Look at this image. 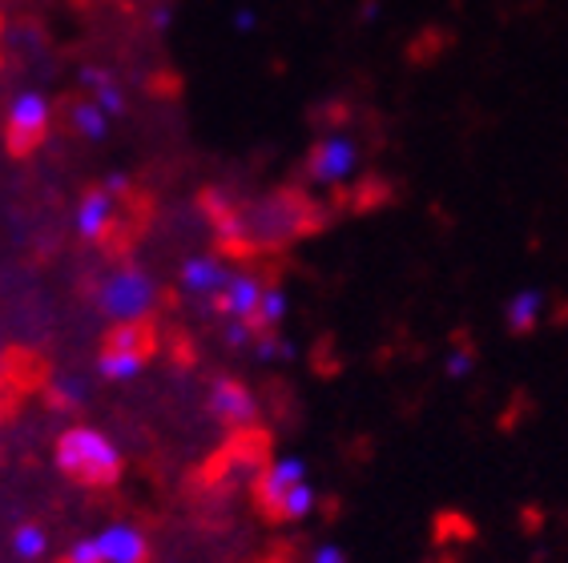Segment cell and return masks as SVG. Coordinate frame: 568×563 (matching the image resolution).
<instances>
[{
    "mask_svg": "<svg viewBox=\"0 0 568 563\" xmlns=\"http://www.w3.org/2000/svg\"><path fill=\"white\" fill-rule=\"evenodd\" d=\"M230 278L234 274L222 266V258H190L186 266H182V286H186L190 294H197V298H222L230 286Z\"/></svg>",
    "mask_w": 568,
    "mask_h": 563,
    "instance_id": "11",
    "label": "cell"
},
{
    "mask_svg": "<svg viewBox=\"0 0 568 563\" xmlns=\"http://www.w3.org/2000/svg\"><path fill=\"white\" fill-rule=\"evenodd\" d=\"M101 563H150V543L130 523H113L98 535Z\"/></svg>",
    "mask_w": 568,
    "mask_h": 563,
    "instance_id": "9",
    "label": "cell"
},
{
    "mask_svg": "<svg viewBox=\"0 0 568 563\" xmlns=\"http://www.w3.org/2000/svg\"><path fill=\"white\" fill-rule=\"evenodd\" d=\"M49 137V101L41 93H21L9 109V130H4V141H9L12 157H29L33 150H41V141Z\"/></svg>",
    "mask_w": 568,
    "mask_h": 563,
    "instance_id": "5",
    "label": "cell"
},
{
    "mask_svg": "<svg viewBox=\"0 0 568 563\" xmlns=\"http://www.w3.org/2000/svg\"><path fill=\"white\" fill-rule=\"evenodd\" d=\"M85 85L93 89V93H89V101H93L105 117H121V113H125V98H121L118 81H113L105 69H85Z\"/></svg>",
    "mask_w": 568,
    "mask_h": 563,
    "instance_id": "13",
    "label": "cell"
},
{
    "mask_svg": "<svg viewBox=\"0 0 568 563\" xmlns=\"http://www.w3.org/2000/svg\"><path fill=\"white\" fill-rule=\"evenodd\" d=\"M53 455H57V467H61L73 483H81V488H93V491L118 488V479H121L118 447L101 431H93V427H69V431L57 439Z\"/></svg>",
    "mask_w": 568,
    "mask_h": 563,
    "instance_id": "2",
    "label": "cell"
},
{
    "mask_svg": "<svg viewBox=\"0 0 568 563\" xmlns=\"http://www.w3.org/2000/svg\"><path fill=\"white\" fill-rule=\"evenodd\" d=\"M234 24H239V33H251V24H254V12H251V9H242L239 17H234Z\"/></svg>",
    "mask_w": 568,
    "mask_h": 563,
    "instance_id": "22",
    "label": "cell"
},
{
    "mask_svg": "<svg viewBox=\"0 0 568 563\" xmlns=\"http://www.w3.org/2000/svg\"><path fill=\"white\" fill-rule=\"evenodd\" d=\"M12 547H17V555H21V560H37V555H44V531L33 528V523H24V528H17V540H12Z\"/></svg>",
    "mask_w": 568,
    "mask_h": 563,
    "instance_id": "16",
    "label": "cell"
},
{
    "mask_svg": "<svg viewBox=\"0 0 568 563\" xmlns=\"http://www.w3.org/2000/svg\"><path fill=\"white\" fill-rule=\"evenodd\" d=\"M448 375H452V379H459V375H468V355H452V358H448Z\"/></svg>",
    "mask_w": 568,
    "mask_h": 563,
    "instance_id": "21",
    "label": "cell"
},
{
    "mask_svg": "<svg viewBox=\"0 0 568 563\" xmlns=\"http://www.w3.org/2000/svg\"><path fill=\"white\" fill-rule=\"evenodd\" d=\"M113 222H118L113 194L105 190V185H93V190L81 197V209H77V229H81V238L105 242V234H110Z\"/></svg>",
    "mask_w": 568,
    "mask_h": 563,
    "instance_id": "10",
    "label": "cell"
},
{
    "mask_svg": "<svg viewBox=\"0 0 568 563\" xmlns=\"http://www.w3.org/2000/svg\"><path fill=\"white\" fill-rule=\"evenodd\" d=\"M210 414L226 427V431H251V422L258 419V402L239 379H214L210 387Z\"/></svg>",
    "mask_w": 568,
    "mask_h": 563,
    "instance_id": "8",
    "label": "cell"
},
{
    "mask_svg": "<svg viewBox=\"0 0 568 563\" xmlns=\"http://www.w3.org/2000/svg\"><path fill=\"white\" fill-rule=\"evenodd\" d=\"M81 395H85V387H81L77 379H65L61 387H57V402H65V407H77Z\"/></svg>",
    "mask_w": 568,
    "mask_h": 563,
    "instance_id": "19",
    "label": "cell"
},
{
    "mask_svg": "<svg viewBox=\"0 0 568 563\" xmlns=\"http://www.w3.org/2000/svg\"><path fill=\"white\" fill-rule=\"evenodd\" d=\"M540 315H545V294L532 290V286H528V290H516L513 298H508V306H504V318H508V330H513V335L536 330Z\"/></svg>",
    "mask_w": 568,
    "mask_h": 563,
    "instance_id": "12",
    "label": "cell"
},
{
    "mask_svg": "<svg viewBox=\"0 0 568 563\" xmlns=\"http://www.w3.org/2000/svg\"><path fill=\"white\" fill-rule=\"evenodd\" d=\"M306 483V467L303 459H278V463L263 467V475L254 483V499H258V511L266 520H286V499L291 491Z\"/></svg>",
    "mask_w": 568,
    "mask_h": 563,
    "instance_id": "6",
    "label": "cell"
},
{
    "mask_svg": "<svg viewBox=\"0 0 568 563\" xmlns=\"http://www.w3.org/2000/svg\"><path fill=\"white\" fill-rule=\"evenodd\" d=\"M355 165H359V145H355V137H347V133H331V137H323L315 150H311V157H306V174H311V182H318V185H339L355 174Z\"/></svg>",
    "mask_w": 568,
    "mask_h": 563,
    "instance_id": "7",
    "label": "cell"
},
{
    "mask_svg": "<svg viewBox=\"0 0 568 563\" xmlns=\"http://www.w3.org/2000/svg\"><path fill=\"white\" fill-rule=\"evenodd\" d=\"M153 355H158V330H153L150 318H142V323H121L101 342L98 370L101 379H113V382L133 379Z\"/></svg>",
    "mask_w": 568,
    "mask_h": 563,
    "instance_id": "3",
    "label": "cell"
},
{
    "mask_svg": "<svg viewBox=\"0 0 568 563\" xmlns=\"http://www.w3.org/2000/svg\"><path fill=\"white\" fill-rule=\"evenodd\" d=\"M61 563H101V552H98V540H77L73 547L65 552Z\"/></svg>",
    "mask_w": 568,
    "mask_h": 563,
    "instance_id": "18",
    "label": "cell"
},
{
    "mask_svg": "<svg viewBox=\"0 0 568 563\" xmlns=\"http://www.w3.org/2000/svg\"><path fill=\"white\" fill-rule=\"evenodd\" d=\"M283 318H286V294L278 290V286H266L263 303H258V310H254V318H251L254 342H258V338H266V335H274Z\"/></svg>",
    "mask_w": 568,
    "mask_h": 563,
    "instance_id": "14",
    "label": "cell"
},
{
    "mask_svg": "<svg viewBox=\"0 0 568 563\" xmlns=\"http://www.w3.org/2000/svg\"><path fill=\"white\" fill-rule=\"evenodd\" d=\"M311 563H343V552L335 547V543H323V547H318L315 560H311Z\"/></svg>",
    "mask_w": 568,
    "mask_h": 563,
    "instance_id": "20",
    "label": "cell"
},
{
    "mask_svg": "<svg viewBox=\"0 0 568 563\" xmlns=\"http://www.w3.org/2000/svg\"><path fill=\"white\" fill-rule=\"evenodd\" d=\"M69 121H73V130L85 141H105V133H110V117H105L89 98L69 101Z\"/></svg>",
    "mask_w": 568,
    "mask_h": 563,
    "instance_id": "15",
    "label": "cell"
},
{
    "mask_svg": "<svg viewBox=\"0 0 568 563\" xmlns=\"http://www.w3.org/2000/svg\"><path fill=\"white\" fill-rule=\"evenodd\" d=\"M153 24H158V29H165V24H170V12H153Z\"/></svg>",
    "mask_w": 568,
    "mask_h": 563,
    "instance_id": "23",
    "label": "cell"
},
{
    "mask_svg": "<svg viewBox=\"0 0 568 563\" xmlns=\"http://www.w3.org/2000/svg\"><path fill=\"white\" fill-rule=\"evenodd\" d=\"M311 508H315V491L303 483V488H295L291 491V499H286V520H303Z\"/></svg>",
    "mask_w": 568,
    "mask_h": 563,
    "instance_id": "17",
    "label": "cell"
},
{
    "mask_svg": "<svg viewBox=\"0 0 568 563\" xmlns=\"http://www.w3.org/2000/svg\"><path fill=\"white\" fill-rule=\"evenodd\" d=\"M214 214V229L226 254L234 258H251V254H266V249H283L291 242L306 238L323 226V214L306 194L298 190H278V194L254 202V206H210Z\"/></svg>",
    "mask_w": 568,
    "mask_h": 563,
    "instance_id": "1",
    "label": "cell"
},
{
    "mask_svg": "<svg viewBox=\"0 0 568 563\" xmlns=\"http://www.w3.org/2000/svg\"><path fill=\"white\" fill-rule=\"evenodd\" d=\"M153 303H158V286H153L150 274L133 270V266H125V270H118L113 278H105L98 290V306L118 326L142 323V318L153 310Z\"/></svg>",
    "mask_w": 568,
    "mask_h": 563,
    "instance_id": "4",
    "label": "cell"
}]
</instances>
